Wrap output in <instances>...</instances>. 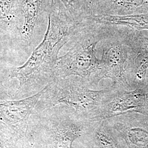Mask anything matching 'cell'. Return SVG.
<instances>
[{"mask_svg":"<svg viewBox=\"0 0 148 148\" xmlns=\"http://www.w3.org/2000/svg\"><path fill=\"white\" fill-rule=\"evenodd\" d=\"M47 16V29L42 42L25 63L10 70L9 77L19 81V90L53 81L59 53L81 23L74 21L64 6L56 0Z\"/></svg>","mask_w":148,"mask_h":148,"instance_id":"6da1fadb","label":"cell"},{"mask_svg":"<svg viewBox=\"0 0 148 148\" xmlns=\"http://www.w3.org/2000/svg\"><path fill=\"white\" fill-rule=\"evenodd\" d=\"M111 25L88 19L81 22L68 42V51L59 57L54 79L77 76L92 86L98 84L101 59L97 57V45L110 31Z\"/></svg>","mask_w":148,"mask_h":148,"instance_id":"7a4b0ae2","label":"cell"},{"mask_svg":"<svg viewBox=\"0 0 148 148\" xmlns=\"http://www.w3.org/2000/svg\"><path fill=\"white\" fill-rule=\"evenodd\" d=\"M85 79L77 76L56 79L47 85L41 96L46 108L58 104L66 106L69 111L89 121H101V117L114 87L91 90Z\"/></svg>","mask_w":148,"mask_h":148,"instance_id":"3957f363","label":"cell"},{"mask_svg":"<svg viewBox=\"0 0 148 148\" xmlns=\"http://www.w3.org/2000/svg\"><path fill=\"white\" fill-rule=\"evenodd\" d=\"M98 51L101 54L99 81L110 79L116 88L132 90L127 79L128 48L117 25H111L110 31L101 41Z\"/></svg>","mask_w":148,"mask_h":148,"instance_id":"277c9868","label":"cell"},{"mask_svg":"<svg viewBox=\"0 0 148 148\" xmlns=\"http://www.w3.org/2000/svg\"><path fill=\"white\" fill-rule=\"evenodd\" d=\"M128 48L127 79L133 89L146 82L148 71V36L143 30L117 25Z\"/></svg>","mask_w":148,"mask_h":148,"instance_id":"5b68a950","label":"cell"},{"mask_svg":"<svg viewBox=\"0 0 148 148\" xmlns=\"http://www.w3.org/2000/svg\"><path fill=\"white\" fill-rule=\"evenodd\" d=\"M96 121L84 119L69 110L66 114L52 120L47 130L50 148H74L76 139L88 137Z\"/></svg>","mask_w":148,"mask_h":148,"instance_id":"8992f818","label":"cell"},{"mask_svg":"<svg viewBox=\"0 0 148 148\" xmlns=\"http://www.w3.org/2000/svg\"><path fill=\"white\" fill-rule=\"evenodd\" d=\"M114 88L101 120L131 112L148 116V81L132 90Z\"/></svg>","mask_w":148,"mask_h":148,"instance_id":"52a82bcc","label":"cell"},{"mask_svg":"<svg viewBox=\"0 0 148 148\" xmlns=\"http://www.w3.org/2000/svg\"><path fill=\"white\" fill-rule=\"evenodd\" d=\"M106 120L127 148H148V116L131 112Z\"/></svg>","mask_w":148,"mask_h":148,"instance_id":"ba28073f","label":"cell"},{"mask_svg":"<svg viewBox=\"0 0 148 148\" xmlns=\"http://www.w3.org/2000/svg\"><path fill=\"white\" fill-rule=\"evenodd\" d=\"M47 85L35 95L25 99L0 101V124L10 129L17 128L23 132L26 130L29 117L46 90Z\"/></svg>","mask_w":148,"mask_h":148,"instance_id":"9c48e42d","label":"cell"},{"mask_svg":"<svg viewBox=\"0 0 148 148\" xmlns=\"http://www.w3.org/2000/svg\"><path fill=\"white\" fill-rule=\"evenodd\" d=\"M23 24L19 30L21 43L27 48L31 47L35 29L45 16H47L53 5V0H18Z\"/></svg>","mask_w":148,"mask_h":148,"instance_id":"30bf717a","label":"cell"},{"mask_svg":"<svg viewBox=\"0 0 148 148\" xmlns=\"http://www.w3.org/2000/svg\"><path fill=\"white\" fill-rule=\"evenodd\" d=\"M95 148H127L124 141L106 120L95 122L87 138Z\"/></svg>","mask_w":148,"mask_h":148,"instance_id":"8fae6325","label":"cell"},{"mask_svg":"<svg viewBox=\"0 0 148 148\" xmlns=\"http://www.w3.org/2000/svg\"><path fill=\"white\" fill-rule=\"evenodd\" d=\"M147 12L148 0H103L96 16H131Z\"/></svg>","mask_w":148,"mask_h":148,"instance_id":"7c38bea8","label":"cell"},{"mask_svg":"<svg viewBox=\"0 0 148 148\" xmlns=\"http://www.w3.org/2000/svg\"><path fill=\"white\" fill-rule=\"evenodd\" d=\"M90 21L107 25H120L139 30H148V12L126 16H93Z\"/></svg>","mask_w":148,"mask_h":148,"instance_id":"4fadbf2b","label":"cell"},{"mask_svg":"<svg viewBox=\"0 0 148 148\" xmlns=\"http://www.w3.org/2000/svg\"><path fill=\"white\" fill-rule=\"evenodd\" d=\"M21 16L18 0H0V28L6 31H19Z\"/></svg>","mask_w":148,"mask_h":148,"instance_id":"5bb4252c","label":"cell"},{"mask_svg":"<svg viewBox=\"0 0 148 148\" xmlns=\"http://www.w3.org/2000/svg\"><path fill=\"white\" fill-rule=\"evenodd\" d=\"M60 2L69 12L74 21L82 22L86 18L81 9L79 0H56Z\"/></svg>","mask_w":148,"mask_h":148,"instance_id":"9a60e30c","label":"cell"},{"mask_svg":"<svg viewBox=\"0 0 148 148\" xmlns=\"http://www.w3.org/2000/svg\"><path fill=\"white\" fill-rule=\"evenodd\" d=\"M103 0H79L81 9L87 17L96 16Z\"/></svg>","mask_w":148,"mask_h":148,"instance_id":"2e32d148","label":"cell"},{"mask_svg":"<svg viewBox=\"0 0 148 148\" xmlns=\"http://www.w3.org/2000/svg\"><path fill=\"white\" fill-rule=\"evenodd\" d=\"M4 93H5V92L3 90V86L1 82L0 81V95H3Z\"/></svg>","mask_w":148,"mask_h":148,"instance_id":"e0dca14e","label":"cell"},{"mask_svg":"<svg viewBox=\"0 0 148 148\" xmlns=\"http://www.w3.org/2000/svg\"><path fill=\"white\" fill-rule=\"evenodd\" d=\"M82 148H95V147H93V146H92L90 144V143H88V142H87V143H86L85 145L83 146V147Z\"/></svg>","mask_w":148,"mask_h":148,"instance_id":"ac0fdd59","label":"cell"},{"mask_svg":"<svg viewBox=\"0 0 148 148\" xmlns=\"http://www.w3.org/2000/svg\"><path fill=\"white\" fill-rule=\"evenodd\" d=\"M146 80H147V81H148V75H147V79H146Z\"/></svg>","mask_w":148,"mask_h":148,"instance_id":"d6986e66","label":"cell"}]
</instances>
